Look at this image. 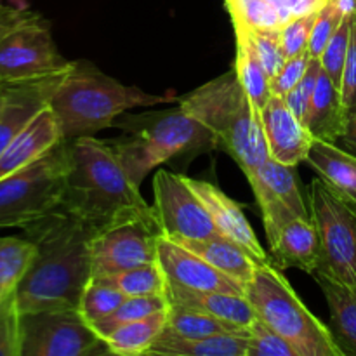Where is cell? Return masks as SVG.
<instances>
[{
	"label": "cell",
	"instance_id": "obj_35",
	"mask_svg": "<svg viewBox=\"0 0 356 356\" xmlns=\"http://www.w3.org/2000/svg\"><path fill=\"white\" fill-rule=\"evenodd\" d=\"M350 35H351V14L343 19L336 33L327 44L325 51L320 56V63L327 75L330 76L337 87H341V79H343L344 63H346L348 47H350Z\"/></svg>",
	"mask_w": 356,
	"mask_h": 356
},
{
	"label": "cell",
	"instance_id": "obj_11",
	"mask_svg": "<svg viewBox=\"0 0 356 356\" xmlns=\"http://www.w3.org/2000/svg\"><path fill=\"white\" fill-rule=\"evenodd\" d=\"M70 66L58 51L51 23L38 13L0 40V82L58 75Z\"/></svg>",
	"mask_w": 356,
	"mask_h": 356
},
{
	"label": "cell",
	"instance_id": "obj_43",
	"mask_svg": "<svg viewBox=\"0 0 356 356\" xmlns=\"http://www.w3.org/2000/svg\"><path fill=\"white\" fill-rule=\"evenodd\" d=\"M337 145L343 146L344 149H348V152L356 155V104L348 110L346 129H344V134L341 136Z\"/></svg>",
	"mask_w": 356,
	"mask_h": 356
},
{
	"label": "cell",
	"instance_id": "obj_14",
	"mask_svg": "<svg viewBox=\"0 0 356 356\" xmlns=\"http://www.w3.org/2000/svg\"><path fill=\"white\" fill-rule=\"evenodd\" d=\"M156 259L165 271L169 285L190 289V291H218L243 296L247 292L245 287L238 282L226 277L225 273L216 270L207 261L188 250L181 243L163 236V233L159 238Z\"/></svg>",
	"mask_w": 356,
	"mask_h": 356
},
{
	"label": "cell",
	"instance_id": "obj_24",
	"mask_svg": "<svg viewBox=\"0 0 356 356\" xmlns=\"http://www.w3.org/2000/svg\"><path fill=\"white\" fill-rule=\"evenodd\" d=\"M249 330L214 334L200 339H186L163 329L148 355L156 356H247Z\"/></svg>",
	"mask_w": 356,
	"mask_h": 356
},
{
	"label": "cell",
	"instance_id": "obj_16",
	"mask_svg": "<svg viewBox=\"0 0 356 356\" xmlns=\"http://www.w3.org/2000/svg\"><path fill=\"white\" fill-rule=\"evenodd\" d=\"M63 75L65 72L42 79L9 82L6 104L0 111V155L6 152L13 139L30 124L31 118L49 106Z\"/></svg>",
	"mask_w": 356,
	"mask_h": 356
},
{
	"label": "cell",
	"instance_id": "obj_15",
	"mask_svg": "<svg viewBox=\"0 0 356 356\" xmlns=\"http://www.w3.org/2000/svg\"><path fill=\"white\" fill-rule=\"evenodd\" d=\"M261 124L271 159L291 167L306 162L315 138L305 122L292 113L284 97H270L261 113Z\"/></svg>",
	"mask_w": 356,
	"mask_h": 356
},
{
	"label": "cell",
	"instance_id": "obj_30",
	"mask_svg": "<svg viewBox=\"0 0 356 356\" xmlns=\"http://www.w3.org/2000/svg\"><path fill=\"white\" fill-rule=\"evenodd\" d=\"M97 278L106 280L108 284L117 287L127 298H136V296H167V289H169L165 271L160 266L159 259L153 261V263L131 268V270L120 271V273H115L111 277Z\"/></svg>",
	"mask_w": 356,
	"mask_h": 356
},
{
	"label": "cell",
	"instance_id": "obj_45",
	"mask_svg": "<svg viewBox=\"0 0 356 356\" xmlns=\"http://www.w3.org/2000/svg\"><path fill=\"white\" fill-rule=\"evenodd\" d=\"M7 92H9V82H0V111H2L3 104H6Z\"/></svg>",
	"mask_w": 356,
	"mask_h": 356
},
{
	"label": "cell",
	"instance_id": "obj_40",
	"mask_svg": "<svg viewBox=\"0 0 356 356\" xmlns=\"http://www.w3.org/2000/svg\"><path fill=\"white\" fill-rule=\"evenodd\" d=\"M309 52H301L298 56H291L285 59L284 66L278 70L277 75L271 76V94L278 97H285L305 76L309 63H312Z\"/></svg>",
	"mask_w": 356,
	"mask_h": 356
},
{
	"label": "cell",
	"instance_id": "obj_8",
	"mask_svg": "<svg viewBox=\"0 0 356 356\" xmlns=\"http://www.w3.org/2000/svg\"><path fill=\"white\" fill-rule=\"evenodd\" d=\"M308 207L320 243L315 273L327 275L356 292V207L322 177L309 183Z\"/></svg>",
	"mask_w": 356,
	"mask_h": 356
},
{
	"label": "cell",
	"instance_id": "obj_29",
	"mask_svg": "<svg viewBox=\"0 0 356 356\" xmlns=\"http://www.w3.org/2000/svg\"><path fill=\"white\" fill-rule=\"evenodd\" d=\"M165 330L179 337H186V339H200V337L225 332H243L238 327L229 325V323L214 318L200 309L172 301H169V308H167Z\"/></svg>",
	"mask_w": 356,
	"mask_h": 356
},
{
	"label": "cell",
	"instance_id": "obj_13",
	"mask_svg": "<svg viewBox=\"0 0 356 356\" xmlns=\"http://www.w3.org/2000/svg\"><path fill=\"white\" fill-rule=\"evenodd\" d=\"M247 181L259 205L268 243L294 219L312 218L294 167L284 165L270 156L259 169L247 176Z\"/></svg>",
	"mask_w": 356,
	"mask_h": 356
},
{
	"label": "cell",
	"instance_id": "obj_2",
	"mask_svg": "<svg viewBox=\"0 0 356 356\" xmlns=\"http://www.w3.org/2000/svg\"><path fill=\"white\" fill-rule=\"evenodd\" d=\"M72 167L61 211L99 232L120 219L152 214L138 184L131 179L110 139L82 136L70 141Z\"/></svg>",
	"mask_w": 356,
	"mask_h": 356
},
{
	"label": "cell",
	"instance_id": "obj_26",
	"mask_svg": "<svg viewBox=\"0 0 356 356\" xmlns=\"http://www.w3.org/2000/svg\"><path fill=\"white\" fill-rule=\"evenodd\" d=\"M233 30H235L236 37V58L233 63V70H235L245 94L249 96L254 110L261 117L264 106L273 96L271 94V76L261 63L259 56L256 54L245 33L238 28H233Z\"/></svg>",
	"mask_w": 356,
	"mask_h": 356
},
{
	"label": "cell",
	"instance_id": "obj_31",
	"mask_svg": "<svg viewBox=\"0 0 356 356\" xmlns=\"http://www.w3.org/2000/svg\"><path fill=\"white\" fill-rule=\"evenodd\" d=\"M167 306H169L167 296H136V298H125V301L110 316L92 323L90 327L96 330V334L101 339H104L117 327L136 322V320L146 318L149 315H155V313L167 309Z\"/></svg>",
	"mask_w": 356,
	"mask_h": 356
},
{
	"label": "cell",
	"instance_id": "obj_1",
	"mask_svg": "<svg viewBox=\"0 0 356 356\" xmlns=\"http://www.w3.org/2000/svg\"><path fill=\"white\" fill-rule=\"evenodd\" d=\"M23 229L37 256L16 291L19 312L79 309L92 278L90 240L96 232L61 209Z\"/></svg>",
	"mask_w": 356,
	"mask_h": 356
},
{
	"label": "cell",
	"instance_id": "obj_21",
	"mask_svg": "<svg viewBox=\"0 0 356 356\" xmlns=\"http://www.w3.org/2000/svg\"><path fill=\"white\" fill-rule=\"evenodd\" d=\"M177 243L200 256L202 259L207 261L211 266L225 273L226 277L238 282L240 285L245 287V291L247 285L254 278L257 266H259L240 243L228 238L222 233H216V235L202 240H177Z\"/></svg>",
	"mask_w": 356,
	"mask_h": 356
},
{
	"label": "cell",
	"instance_id": "obj_12",
	"mask_svg": "<svg viewBox=\"0 0 356 356\" xmlns=\"http://www.w3.org/2000/svg\"><path fill=\"white\" fill-rule=\"evenodd\" d=\"M155 214L163 236L170 240H202L216 235L214 221L183 174L159 170L153 177Z\"/></svg>",
	"mask_w": 356,
	"mask_h": 356
},
{
	"label": "cell",
	"instance_id": "obj_19",
	"mask_svg": "<svg viewBox=\"0 0 356 356\" xmlns=\"http://www.w3.org/2000/svg\"><path fill=\"white\" fill-rule=\"evenodd\" d=\"M270 263L278 270L298 268L315 275L320 264V243L312 218H298L284 226L270 243Z\"/></svg>",
	"mask_w": 356,
	"mask_h": 356
},
{
	"label": "cell",
	"instance_id": "obj_10",
	"mask_svg": "<svg viewBox=\"0 0 356 356\" xmlns=\"http://www.w3.org/2000/svg\"><path fill=\"white\" fill-rule=\"evenodd\" d=\"M160 235L162 228L155 211L120 219L96 232L90 240L92 277H111L156 261Z\"/></svg>",
	"mask_w": 356,
	"mask_h": 356
},
{
	"label": "cell",
	"instance_id": "obj_27",
	"mask_svg": "<svg viewBox=\"0 0 356 356\" xmlns=\"http://www.w3.org/2000/svg\"><path fill=\"white\" fill-rule=\"evenodd\" d=\"M169 308V306H167ZM167 323V309L149 315L146 318L117 327L104 337L108 351L118 356L148 355L149 348L155 344Z\"/></svg>",
	"mask_w": 356,
	"mask_h": 356
},
{
	"label": "cell",
	"instance_id": "obj_46",
	"mask_svg": "<svg viewBox=\"0 0 356 356\" xmlns=\"http://www.w3.org/2000/svg\"><path fill=\"white\" fill-rule=\"evenodd\" d=\"M10 9V6H7L6 2H3V0H0V14H3V13H7V10Z\"/></svg>",
	"mask_w": 356,
	"mask_h": 356
},
{
	"label": "cell",
	"instance_id": "obj_22",
	"mask_svg": "<svg viewBox=\"0 0 356 356\" xmlns=\"http://www.w3.org/2000/svg\"><path fill=\"white\" fill-rule=\"evenodd\" d=\"M348 122V108L344 106L341 90L322 70L315 92L306 111L305 124L315 139L337 143L344 134Z\"/></svg>",
	"mask_w": 356,
	"mask_h": 356
},
{
	"label": "cell",
	"instance_id": "obj_32",
	"mask_svg": "<svg viewBox=\"0 0 356 356\" xmlns=\"http://www.w3.org/2000/svg\"><path fill=\"white\" fill-rule=\"evenodd\" d=\"M125 298L127 296L122 294L117 287L108 284L106 280L92 277L80 299L79 312L92 325V323L110 316L125 301Z\"/></svg>",
	"mask_w": 356,
	"mask_h": 356
},
{
	"label": "cell",
	"instance_id": "obj_3",
	"mask_svg": "<svg viewBox=\"0 0 356 356\" xmlns=\"http://www.w3.org/2000/svg\"><path fill=\"white\" fill-rule=\"evenodd\" d=\"M174 94H149L129 87L101 72L92 63L72 61L56 87L49 106L54 111L63 138L72 141L82 136H94L127 110L138 106H159L177 103Z\"/></svg>",
	"mask_w": 356,
	"mask_h": 356
},
{
	"label": "cell",
	"instance_id": "obj_18",
	"mask_svg": "<svg viewBox=\"0 0 356 356\" xmlns=\"http://www.w3.org/2000/svg\"><path fill=\"white\" fill-rule=\"evenodd\" d=\"M63 132L51 106L38 111L30 124L13 139L0 155V179L17 172L23 167L44 156L63 141Z\"/></svg>",
	"mask_w": 356,
	"mask_h": 356
},
{
	"label": "cell",
	"instance_id": "obj_38",
	"mask_svg": "<svg viewBox=\"0 0 356 356\" xmlns=\"http://www.w3.org/2000/svg\"><path fill=\"white\" fill-rule=\"evenodd\" d=\"M318 13L305 14V16L292 17L291 21L280 28V42L284 47L285 58L298 56L308 51L309 37H312L313 24H315Z\"/></svg>",
	"mask_w": 356,
	"mask_h": 356
},
{
	"label": "cell",
	"instance_id": "obj_20",
	"mask_svg": "<svg viewBox=\"0 0 356 356\" xmlns=\"http://www.w3.org/2000/svg\"><path fill=\"white\" fill-rule=\"evenodd\" d=\"M167 299L172 302L190 306V308L200 309L214 318L235 325L238 329L247 330L250 323L257 318L252 305L243 294H233V292H218V291H190L181 289L176 285H169L167 289Z\"/></svg>",
	"mask_w": 356,
	"mask_h": 356
},
{
	"label": "cell",
	"instance_id": "obj_41",
	"mask_svg": "<svg viewBox=\"0 0 356 356\" xmlns=\"http://www.w3.org/2000/svg\"><path fill=\"white\" fill-rule=\"evenodd\" d=\"M341 97L344 106L350 110L356 104V10L351 14V35L348 47L346 63H344L343 79H341Z\"/></svg>",
	"mask_w": 356,
	"mask_h": 356
},
{
	"label": "cell",
	"instance_id": "obj_5",
	"mask_svg": "<svg viewBox=\"0 0 356 356\" xmlns=\"http://www.w3.org/2000/svg\"><path fill=\"white\" fill-rule=\"evenodd\" d=\"M177 103L211 131L216 149L228 153L245 176L270 159L261 117L233 68L181 96Z\"/></svg>",
	"mask_w": 356,
	"mask_h": 356
},
{
	"label": "cell",
	"instance_id": "obj_33",
	"mask_svg": "<svg viewBox=\"0 0 356 356\" xmlns=\"http://www.w3.org/2000/svg\"><path fill=\"white\" fill-rule=\"evenodd\" d=\"M247 356H298L294 348L257 316L249 329Z\"/></svg>",
	"mask_w": 356,
	"mask_h": 356
},
{
	"label": "cell",
	"instance_id": "obj_7",
	"mask_svg": "<svg viewBox=\"0 0 356 356\" xmlns=\"http://www.w3.org/2000/svg\"><path fill=\"white\" fill-rule=\"evenodd\" d=\"M72 167V145L63 139L30 165L0 179V228H24L61 207Z\"/></svg>",
	"mask_w": 356,
	"mask_h": 356
},
{
	"label": "cell",
	"instance_id": "obj_4",
	"mask_svg": "<svg viewBox=\"0 0 356 356\" xmlns=\"http://www.w3.org/2000/svg\"><path fill=\"white\" fill-rule=\"evenodd\" d=\"M111 127L124 134L110 139L131 179L138 186L148 172L174 159H193L216 149L211 131L183 104L145 113H122Z\"/></svg>",
	"mask_w": 356,
	"mask_h": 356
},
{
	"label": "cell",
	"instance_id": "obj_17",
	"mask_svg": "<svg viewBox=\"0 0 356 356\" xmlns=\"http://www.w3.org/2000/svg\"><path fill=\"white\" fill-rule=\"evenodd\" d=\"M188 183L193 188L195 193L200 197V200L204 202L219 233L240 243L254 257L257 264L270 263V256L257 240L256 233L247 221L240 204H236L225 191H221L216 184L209 183V181H197L188 177Z\"/></svg>",
	"mask_w": 356,
	"mask_h": 356
},
{
	"label": "cell",
	"instance_id": "obj_44",
	"mask_svg": "<svg viewBox=\"0 0 356 356\" xmlns=\"http://www.w3.org/2000/svg\"><path fill=\"white\" fill-rule=\"evenodd\" d=\"M3 2H6L7 6L14 7V9H19V10L30 9V3H28V0H3Z\"/></svg>",
	"mask_w": 356,
	"mask_h": 356
},
{
	"label": "cell",
	"instance_id": "obj_25",
	"mask_svg": "<svg viewBox=\"0 0 356 356\" xmlns=\"http://www.w3.org/2000/svg\"><path fill=\"white\" fill-rule=\"evenodd\" d=\"M330 312V330L344 356H356V292L323 273L313 275Z\"/></svg>",
	"mask_w": 356,
	"mask_h": 356
},
{
	"label": "cell",
	"instance_id": "obj_9",
	"mask_svg": "<svg viewBox=\"0 0 356 356\" xmlns=\"http://www.w3.org/2000/svg\"><path fill=\"white\" fill-rule=\"evenodd\" d=\"M110 353L79 309L21 313V356H94Z\"/></svg>",
	"mask_w": 356,
	"mask_h": 356
},
{
	"label": "cell",
	"instance_id": "obj_36",
	"mask_svg": "<svg viewBox=\"0 0 356 356\" xmlns=\"http://www.w3.org/2000/svg\"><path fill=\"white\" fill-rule=\"evenodd\" d=\"M344 17H346V14L337 6L336 0H327L323 3L322 9L318 10L315 24H313L312 37H309L308 52L313 59H320V56L325 51L327 44L332 38V35L336 33L339 24L343 23Z\"/></svg>",
	"mask_w": 356,
	"mask_h": 356
},
{
	"label": "cell",
	"instance_id": "obj_34",
	"mask_svg": "<svg viewBox=\"0 0 356 356\" xmlns=\"http://www.w3.org/2000/svg\"><path fill=\"white\" fill-rule=\"evenodd\" d=\"M233 28H238L245 33V37L252 44L254 51L259 56L261 63L264 65L266 72L270 73V76L277 75L278 70L284 66L285 59H287L280 42V30H252V28L243 26Z\"/></svg>",
	"mask_w": 356,
	"mask_h": 356
},
{
	"label": "cell",
	"instance_id": "obj_37",
	"mask_svg": "<svg viewBox=\"0 0 356 356\" xmlns=\"http://www.w3.org/2000/svg\"><path fill=\"white\" fill-rule=\"evenodd\" d=\"M0 356H21V312L16 292L0 302Z\"/></svg>",
	"mask_w": 356,
	"mask_h": 356
},
{
	"label": "cell",
	"instance_id": "obj_23",
	"mask_svg": "<svg viewBox=\"0 0 356 356\" xmlns=\"http://www.w3.org/2000/svg\"><path fill=\"white\" fill-rule=\"evenodd\" d=\"M306 163L322 177L336 193L356 207V155L337 143L315 139Z\"/></svg>",
	"mask_w": 356,
	"mask_h": 356
},
{
	"label": "cell",
	"instance_id": "obj_28",
	"mask_svg": "<svg viewBox=\"0 0 356 356\" xmlns=\"http://www.w3.org/2000/svg\"><path fill=\"white\" fill-rule=\"evenodd\" d=\"M37 256V245L23 236H0V302L17 291Z\"/></svg>",
	"mask_w": 356,
	"mask_h": 356
},
{
	"label": "cell",
	"instance_id": "obj_42",
	"mask_svg": "<svg viewBox=\"0 0 356 356\" xmlns=\"http://www.w3.org/2000/svg\"><path fill=\"white\" fill-rule=\"evenodd\" d=\"M33 14H35L33 10H30V9L19 10V9H14V7H10L7 13L0 14V40H2L7 33H10L14 28L19 26L21 23H24V21L30 19Z\"/></svg>",
	"mask_w": 356,
	"mask_h": 356
},
{
	"label": "cell",
	"instance_id": "obj_39",
	"mask_svg": "<svg viewBox=\"0 0 356 356\" xmlns=\"http://www.w3.org/2000/svg\"><path fill=\"white\" fill-rule=\"evenodd\" d=\"M322 63L320 59H312L308 70H306L305 76L301 79V82L284 97L287 106L291 108L292 113L299 118V120L305 122L306 111H308L309 101H312L313 92H315L316 82H318L320 75H322Z\"/></svg>",
	"mask_w": 356,
	"mask_h": 356
},
{
	"label": "cell",
	"instance_id": "obj_6",
	"mask_svg": "<svg viewBox=\"0 0 356 356\" xmlns=\"http://www.w3.org/2000/svg\"><path fill=\"white\" fill-rule=\"evenodd\" d=\"M245 296L256 315L277 330L298 356H344L332 330L306 308L282 270L271 263L257 266Z\"/></svg>",
	"mask_w": 356,
	"mask_h": 356
}]
</instances>
